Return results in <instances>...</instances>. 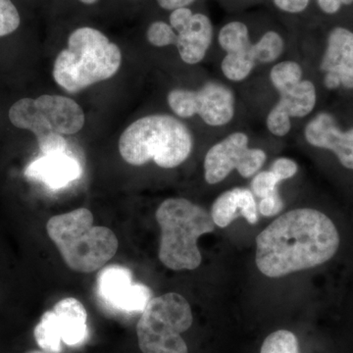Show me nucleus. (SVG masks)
Returning a JSON list of instances; mask_svg holds the SVG:
<instances>
[{
    "label": "nucleus",
    "mask_w": 353,
    "mask_h": 353,
    "mask_svg": "<svg viewBox=\"0 0 353 353\" xmlns=\"http://www.w3.org/2000/svg\"><path fill=\"white\" fill-rule=\"evenodd\" d=\"M88 313L85 306L74 297H66L52 310L41 316L34 330L39 347L48 353H60L61 341L68 347L82 345L88 336Z\"/></svg>",
    "instance_id": "9"
},
{
    "label": "nucleus",
    "mask_w": 353,
    "mask_h": 353,
    "mask_svg": "<svg viewBox=\"0 0 353 353\" xmlns=\"http://www.w3.org/2000/svg\"><path fill=\"white\" fill-rule=\"evenodd\" d=\"M27 353H48V352H41V350H32V352H27Z\"/></svg>",
    "instance_id": "33"
},
{
    "label": "nucleus",
    "mask_w": 353,
    "mask_h": 353,
    "mask_svg": "<svg viewBox=\"0 0 353 353\" xmlns=\"http://www.w3.org/2000/svg\"><path fill=\"white\" fill-rule=\"evenodd\" d=\"M339 246L338 230L328 216L316 209H294L257 236L255 261L267 277H284L324 264Z\"/></svg>",
    "instance_id": "1"
},
{
    "label": "nucleus",
    "mask_w": 353,
    "mask_h": 353,
    "mask_svg": "<svg viewBox=\"0 0 353 353\" xmlns=\"http://www.w3.org/2000/svg\"><path fill=\"white\" fill-rule=\"evenodd\" d=\"M283 209H284V202L281 199L279 190L270 196L261 199L259 203V212L266 217L277 215Z\"/></svg>",
    "instance_id": "28"
},
{
    "label": "nucleus",
    "mask_w": 353,
    "mask_h": 353,
    "mask_svg": "<svg viewBox=\"0 0 353 353\" xmlns=\"http://www.w3.org/2000/svg\"><path fill=\"white\" fill-rule=\"evenodd\" d=\"M269 77L272 85L280 94L303 80V70L297 62L289 60L274 65Z\"/></svg>",
    "instance_id": "20"
},
{
    "label": "nucleus",
    "mask_w": 353,
    "mask_h": 353,
    "mask_svg": "<svg viewBox=\"0 0 353 353\" xmlns=\"http://www.w3.org/2000/svg\"><path fill=\"white\" fill-rule=\"evenodd\" d=\"M256 64L252 43L239 52L226 53L221 63V71L227 80L234 83L243 82L252 73Z\"/></svg>",
    "instance_id": "18"
},
{
    "label": "nucleus",
    "mask_w": 353,
    "mask_h": 353,
    "mask_svg": "<svg viewBox=\"0 0 353 353\" xmlns=\"http://www.w3.org/2000/svg\"><path fill=\"white\" fill-rule=\"evenodd\" d=\"M121 63L122 53L117 44L95 28L80 27L70 34L67 48L55 60L52 75L60 88L77 94L112 78Z\"/></svg>",
    "instance_id": "2"
},
{
    "label": "nucleus",
    "mask_w": 353,
    "mask_h": 353,
    "mask_svg": "<svg viewBox=\"0 0 353 353\" xmlns=\"http://www.w3.org/2000/svg\"><path fill=\"white\" fill-rule=\"evenodd\" d=\"M11 126L32 132L37 141L52 134H75L85 125V113L73 99L62 95L22 97L7 110Z\"/></svg>",
    "instance_id": "7"
},
{
    "label": "nucleus",
    "mask_w": 353,
    "mask_h": 353,
    "mask_svg": "<svg viewBox=\"0 0 353 353\" xmlns=\"http://www.w3.org/2000/svg\"><path fill=\"white\" fill-rule=\"evenodd\" d=\"M274 4L284 12L301 13L307 8L310 0H273Z\"/></svg>",
    "instance_id": "30"
},
{
    "label": "nucleus",
    "mask_w": 353,
    "mask_h": 353,
    "mask_svg": "<svg viewBox=\"0 0 353 353\" xmlns=\"http://www.w3.org/2000/svg\"><path fill=\"white\" fill-rule=\"evenodd\" d=\"M317 90L314 83L303 80L294 88L280 94L278 103L287 111L290 118H304L314 110Z\"/></svg>",
    "instance_id": "17"
},
{
    "label": "nucleus",
    "mask_w": 353,
    "mask_h": 353,
    "mask_svg": "<svg viewBox=\"0 0 353 353\" xmlns=\"http://www.w3.org/2000/svg\"><path fill=\"white\" fill-rule=\"evenodd\" d=\"M320 10L326 15H336L343 7L352 6L353 0H316Z\"/></svg>",
    "instance_id": "29"
},
{
    "label": "nucleus",
    "mask_w": 353,
    "mask_h": 353,
    "mask_svg": "<svg viewBox=\"0 0 353 353\" xmlns=\"http://www.w3.org/2000/svg\"><path fill=\"white\" fill-rule=\"evenodd\" d=\"M320 70L340 80L341 88L353 90V31L336 26L327 37Z\"/></svg>",
    "instance_id": "13"
},
{
    "label": "nucleus",
    "mask_w": 353,
    "mask_h": 353,
    "mask_svg": "<svg viewBox=\"0 0 353 353\" xmlns=\"http://www.w3.org/2000/svg\"><path fill=\"white\" fill-rule=\"evenodd\" d=\"M250 138L243 132H234L211 146L204 158V179L209 185L224 181L234 170L243 178L256 175L266 161V152L248 146Z\"/></svg>",
    "instance_id": "10"
},
{
    "label": "nucleus",
    "mask_w": 353,
    "mask_h": 353,
    "mask_svg": "<svg viewBox=\"0 0 353 353\" xmlns=\"http://www.w3.org/2000/svg\"><path fill=\"white\" fill-rule=\"evenodd\" d=\"M22 15L13 0H0V41L19 31Z\"/></svg>",
    "instance_id": "23"
},
{
    "label": "nucleus",
    "mask_w": 353,
    "mask_h": 353,
    "mask_svg": "<svg viewBox=\"0 0 353 353\" xmlns=\"http://www.w3.org/2000/svg\"><path fill=\"white\" fill-rule=\"evenodd\" d=\"M176 32L175 46L185 63H201L210 48L213 39V26L208 16L194 13L192 19Z\"/></svg>",
    "instance_id": "15"
},
{
    "label": "nucleus",
    "mask_w": 353,
    "mask_h": 353,
    "mask_svg": "<svg viewBox=\"0 0 353 353\" xmlns=\"http://www.w3.org/2000/svg\"><path fill=\"white\" fill-rule=\"evenodd\" d=\"M79 2H81L82 4H85V6H94V4H97V2L99 1V0H78Z\"/></svg>",
    "instance_id": "32"
},
{
    "label": "nucleus",
    "mask_w": 353,
    "mask_h": 353,
    "mask_svg": "<svg viewBox=\"0 0 353 353\" xmlns=\"http://www.w3.org/2000/svg\"><path fill=\"white\" fill-rule=\"evenodd\" d=\"M218 43L226 53L239 52L252 43L248 26L240 21H233L225 25L218 34Z\"/></svg>",
    "instance_id": "19"
},
{
    "label": "nucleus",
    "mask_w": 353,
    "mask_h": 353,
    "mask_svg": "<svg viewBox=\"0 0 353 353\" xmlns=\"http://www.w3.org/2000/svg\"><path fill=\"white\" fill-rule=\"evenodd\" d=\"M194 139L189 128L168 114H153L132 123L119 139L121 157L141 166L154 162L164 169L183 164L192 153Z\"/></svg>",
    "instance_id": "3"
},
{
    "label": "nucleus",
    "mask_w": 353,
    "mask_h": 353,
    "mask_svg": "<svg viewBox=\"0 0 353 353\" xmlns=\"http://www.w3.org/2000/svg\"><path fill=\"white\" fill-rule=\"evenodd\" d=\"M25 176L30 180L38 181L53 190L67 187L78 180L82 167L76 157L68 152L51 153L37 158L28 165Z\"/></svg>",
    "instance_id": "14"
},
{
    "label": "nucleus",
    "mask_w": 353,
    "mask_h": 353,
    "mask_svg": "<svg viewBox=\"0 0 353 353\" xmlns=\"http://www.w3.org/2000/svg\"><path fill=\"white\" fill-rule=\"evenodd\" d=\"M260 353H299L296 334L287 330H279L265 339Z\"/></svg>",
    "instance_id": "22"
},
{
    "label": "nucleus",
    "mask_w": 353,
    "mask_h": 353,
    "mask_svg": "<svg viewBox=\"0 0 353 353\" xmlns=\"http://www.w3.org/2000/svg\"><path fill=\"white\" fill-rule=\"evenodd\" d=\"M280 183V180L273 172L270 170L259 172L253 178L250 190L255 196L264 199L278 192V185Z\"/></svg>",
    "instance_id": "26"
},
{
    "label": "nucleus",
    "mask_w": 353,
    "mask_h": 353,
    "mask_svg": "<svg viewBox=\"0 0 353 353\" xmlns=\"http://www.w3.org/2000/svg\"><path fill=\"white\" fill-rule=\"evenodd\" d=\"M97 290L104 303L122 312H143L152 299L150 288L134 284L132 272L120 265L101 269L97 277Z\"/></svg>",
    "instance_id": "11"
},
{
    "label": "nucleus",
    "mask_w": 353,
    "mask_h": 353,
    "mask_svg": "<svg viewBox=\"0 0 353 353\" xmlns=\"http://www.w3.org/2000/svg\"><path fill=\"white\" fill-rule=\"evenodd\" d=\"M167 101L179 117L199 115L211 127L226 126L236 114V97L233 90L218 82L204 83L196 90L175 88L169 92Z\"/></svg>",
    "instance_id": "8"
},
{
    "label": "nucleus",
    "mask_w": 353,
    "mask_h": 353,
    "mask_svg": "<svg viewBox=\"0 0 353 353\" xmlns=\"http://www.w3.org/2000/svg\"><path fill=\"white\" fill-rule=\"evenodd\" d=\"M270 171L275 174L280 182H282V181L289 180L296 175L299 171V166L294 160L290 159V158L280 157L272 163Z\"/></svg>",
    "instance_id": "27"
},
{
    "label": "nucleus",
    "mask_w": 353,
    "mask_h": 353,
    "mask_svg": "<svg viewBox=\"0 0 353 353\" xmlns=\"http://www.w3.org/2000/svg\"><path fill=\"white\" fill-rule=\"evenodd\" d=\"M46 231L70 269L92 273L103 268L118 250V239L108 227L94 226L87 208L53 216Z\"/></svg>",
    "instance_id": "4"
},
{
    "label": "nucleus",
    "mask_w": 353,
    "mask_h": 353,
    "mask_svg": "<svg viewBox=\"0 0 353 353\" xmlns=\"http://www.w3.org/2000/svg\"><path fill=\"white\" fill-rule=\"evenodd\" d=\"M303 136L309 145L330 150L345 168L353 170V127L343 131L333 114L320 112L304 127Z\"/></svg>",
    "instance_id": "12"
},
{
    "label": "nucleus",
    "mask_w": 353,
    "mask_h": 353,
    "mask_svg": "<svg viewBox=\"0 0 353 353\" xmlns=\"http://www.w3.org/2000/svg\"><path fill=\"white\" fill-rule=\"evenodd\" d=\"M161 229L159 259L175 271L194 270L201 264L197 240L215 230L210 213L185 199H168L155 213Z\"/></svg>",
    "instance_id": "5"
},
{
    "label": "nucleus",
    "mask_w": 353,
    "mask_h": 353,
    "mask_svg": "<svg viewBox=\"0 0 353 353\" xmlns=\"http://www.w3.org/2000/svg\"><path fill=\"white\" fill-rule=\"evenodd\" d=\"M146 39L148 43L157 48L175 46L176 41V32L169 23L163 21H155L148 26L146 31Z\"/></svg>",
    "instance_id": "24"
},
{
    "label": "nucleus",
    "mask_w": 353,
    "mask_h": 353,
    "mask_svg": "<svg viewBox=\"0 0 353 353\" xmlns=\"http://www.w3.org/2000/svg\"><path fill=\"white\" fill-rule=\"evenodd\" d=\"M266 126L272 134L279 138L287 136L292 130V118L278 102L267 115Z\"/></svg>",
    "instance_id": "25"
},
{
    "label": "nucleus",
    "mask_w": 353,
    "mask_h": 353,
    "mask_svg": "<svg viewBox=\"0 0 353 353\" xmlns=\"http://www.w3.org/2000/svg\"><path fill=\"white\" fill-rule=\"evenodd\" d=\"M240 216L252 225L259 221L256 202L250 190L234 188L227 190L216 199L211 208L213 222L220 228L229 226Z\"/></svg>",
    "instance_id": "16"
},
{
    "label": "nucleus",
    "mask_w": 353,
    "mask_h": 353,
    "mask_svg": "<svg viewBox=\"0 0 353 353\" xmlns=\"http://www.w3.org/2000/svg\"><path fill=\"white\" fill-rule=\"evenodd\" d=\"M158 6L164 10L173 11L175 9L189 7L196 0H157Z\"/></svg>",
    "instance_id": "31"
},
{
    "label": "nucleus",
    "mask_w": 353,
    "mask_h": 353,
    "mask_svg": "<svg viewBox=\"0 0 353 353\" xmlns=\"http://www.w3.org/2000/svg\"><path fill=\"white\" fill-rule=\"evenodd\" d=\"M285 50V41L279 32L269 31L252 43L255 60L259 64H270L277 61Z\"/></svg>",
    "instance_id": "21"
},
{
    "label": "nucleus",
    "mask_w": 353,
    "mask_h": 353,
    "mask_svg": "<svg viewBox=\"0 0 353 353\" xmlns=\"http://www.w3.org/2000/svg\"><path fill=\"white\" fill-rule=\"evenodd\" d=\"M187 299L176 292L152 297L141 312L137 334L143 353H189L183 332L192 325Z\"/></svg>",
    "instance_id": "6"
}]
</instances>
